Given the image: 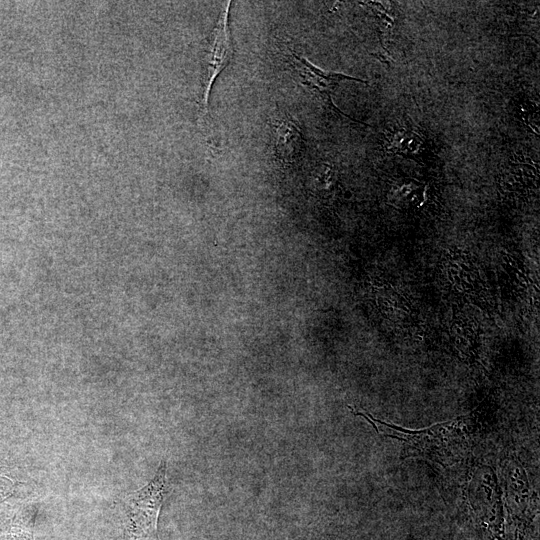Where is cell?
Returning <instances> with one entry per match:
<instances>
[{"label": "cell", "mask_w": 540, "mask_h": 540, "mask_svg": "<svg viewBox=\"0 0 540 540\" xmlns=\"http://www.w3.org/2000/svg\"><path fill=\"white\" fill-rule=\"evenodd\" d=\"M351 411L369 421L382 435L401 441L406 457H422L444 467L463 459L470 447L464 417L411 431L375 419L365 411Z\"/></svg>", "instance_id": "obj_1"}, {"label": "cell", "mask_w": 540, "mask_h": 540, "mask_svg": "<svg viewBox=\"0 0 540 540\" xmlns=\"http://www.w3.org/2000/svg\"><path fill=\"white\" fill-rule=\"evenodd\" d=\"M289 54L290 63L297 74L298 80L303 86L315 93L321 99L324 105L327 108L331 109L333 112L337 113L340 116L346 117L356 123L364 124L343 113L334 104L332 94L334 93L339 83L343 80H352L367 84L366 80L345 75L343 73L323 70L310 62L306 57L298 55L293 50H290Z\"/></svg>", "instance_id": "obj_4"}, {"label": "cell", "mask_w": 540, "mask_h": 540, "mask_svg": "<svg viewBox=\"0 0 540 540\" xmlns=\"http://www.w3.org/2000/svg\"><path fill=\"white\" fill-rule=\"evenodd\" d=\"M165 483L166 463L162 462L154 478L145 487L126 498L134 540H159L157 519L164 498Z\"/></svg>", "instance_id": "obj_2"}, {"label": "cell", "mask_w": 540, "mask_h": 540, "mask_svg": "<svg viewBox=\"0 0 540 540\" xmlns=\"http://www.w3.org/2000/svg\"><path fill=\"white\" fill-rule=\"evenodd\" d=\"M231 1H227L221 11L205 56L204 77L202 81V97L200 100V121L205 123L209 116V97L213 84L220 73L230 64L233 58V46L229 29V10Z\"/></svg>", "instance_id": "obj_3"}, {"label": "cell", "mask_w": 540, "mask_h": 540, "mask_svg": "<svg viewBox=\"0 0 540 540\" xmlns=\"http://www.w3.org/2000/svg\"><path fill=\"white\" fill-rule=\"evenodd\" d=\"M276 157L284 165H293L304 150V139L296 120L285 111H277L271 121Z\"/></svg>", "instance_id": "obj_5"}]
</instances>
